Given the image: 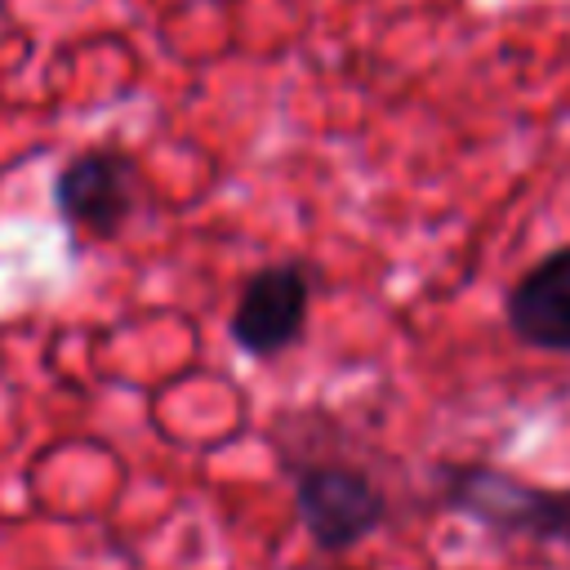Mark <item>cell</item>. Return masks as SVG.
<instances>
[{
    "instance_id": "6da1fadb",
    "label": "cell",
    "mask_w": 570,
    "mask_h": 570,
    "mask_svg": "<svg viewBox=\"0 0 570 570\" xmlns=\"http://www.w3.org/2000/svg\"><path fill=\"white\" fill-rule=\"evenodd\" d=\"M441 499L499 534L570 543V490L530 485L490 463H454L441 472Z\"/></svg>"
},
{
    "instance_id": "7a4b0ae2",
    "label": "cell",
    "mask_w": 570,
    "mask_h": 570,
    "mask_svg": "<svg viewBox=\"0 0 570 570\" xmlns=\"http://www.w3.org/2000/svg\"><path fill=\"white\" fill-rule=\"evenodd\" d=\"M294 508L316 548L343 552L387 521V494L347 463H312L294 485Z\"/></svg>"
},
{
    "instance_id": "3957f363",
    "label": "cell",
    "mask_w": 570,
    "mask_h": 570,
    "mask_svg": "<svg viewBox=\"0 0 570 570\" xmlns=\"http://www.w3.org/2000/svg\"><path fill=\"white\" fill-rule=\"evenodd\" d=\"M307 307H312L307 272L298 263H267L240 285V298H236L232 321H227L232 343L245 356L272 361L303 334Z\"/></svg>"
},
{
    "instance_id": "277c9868",
    "label": "cell",
    "mask_w": 570,
    "mask_h": 570,
    "mask_svg": "<svg viewBox=\"0 0 570 570\" xmlns=\"http://www.w3.org/2000/svg\"><path fill=\"white\" fill-rule=\"evenodd\" d=\"M53 200H58V214L85 232V236H116L134 205H138V169L129 156L111 151V147H94V151H80L62 165L58 183H53Z\"/></svg>"
},
{
    "instance_id": "5b68a950",
    "label": "cell",
    "mask_w": 570,
    "mask_h": 570,
    "mask_svg": "<svg viewBox=\"0 0 570 570\" xmlns=\"http://www.w3.org/2000/svg\"><path fill=\"white\" fill-rule=\"evenodd\" d=\"M508 330L539 352H570V245L543 254L503 303Z\"/></svg>"
}]
</instances>
